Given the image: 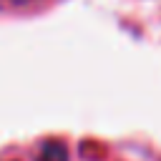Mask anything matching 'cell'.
Segmentation results:
<instances>
[{"instance_id":"1","label":"cell","mask_w":161,"mask_h":161,"mask_svg":"<svg viewBox=\"0 0 161 161\" xmlns=\"http://www.w3.org/2000/svg\"><path fill=\"white\" fill-rule=\"evenodd\" d=\"M38 161H68V153L60 143L55 141H48L40 146V153H38Z\"/></svg>"}]
</instances>
